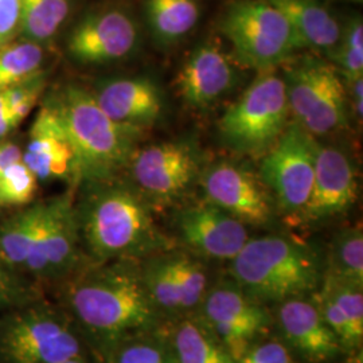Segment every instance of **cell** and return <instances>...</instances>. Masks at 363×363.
<instances>
[{"label": "cell", "instance_id": "obj_41", "mask_svg": "<svg viewBox=\"0 0 363 363\" xmlns=\"http://www.w3.org/2000/svg\"><path fill=\"white\" fill-rule=\"evenodd\" d=\"M351 1H355V3H362V0H351Z\"/></svg>", "mask_w": 363, "mask_h": 363}, {"label": "cell", "instance_id": "obj_19", "mask_svg": "<svg viewBox=\"0 0 363 363\" xmlns=\"http://www.w3.org/2000/svg\"><path fill=\"white\" fill-rule=\"evenodd\" d=\"M91 94L106 116L133 128L154 127L164 115L163 91L151 78H112Z\"/></svg>", "mask_w": 363, "mask_h": 363}, {"label": "cell", "instance_id": "obj_1", "mask_svg": "<svg viewBox=\"0 0 363 363\" xmlns=\"http://www.w3.org/2000/svg\"><path fill=\"white\" fill-rule=\"evenodd\" d=\"M76 322L101 352L117 342L154 331L162 313L150 296L138 259H115L79 272L66 284Z\"/></svg>", "mask_w": 363, "mask_h": 363}, {"label": "cell", "instance_id": "obj_33", "mask_svg": "<svg viewBox=\"0 0 363 363\" xmlns=\"http://www.w3.org/2000/svg\"><path fill=\"white\" fill-rule=\"evenodd\" d=\"M42 89H43L42 81L34 77L6 91L9 108L11 109L13 116L16 117L19 124L28 116L33 106L38 101Z\"/></svg>", "mask_w": 363, "mask_h": 363}, {"label": "cell", "instance_id": "obj_2", "mask_svg": "<svg viewBox=\"0 0 363 363\" xmlns=\"http://www.w3.org/2000/svg\"><path fill=\"white\" fill-rule=\"evenodd\" d=\"M77 213L79 235L97 262L139 259L171 250L151 203L135 187L111 181L89 183Z\"/></svg>", "mask_w": 363, "mask_h": 363}, {"label": "cell", "instance_id": "obj_31", "mask_svg": "<svg viewBox=\"0 0 363 363\" xmlns=\"http://www.w3.org/2000/svg\"><path fill=\"white\" fill-rule=\"evenodd\" d=\"M322 288L334 298L345 316L350 331L352 349L361 346L363 339V286L342 283L330 276H325Z\"/></svg>", "mask_w": 363, "mask_h": 363}, {"label": "cell", "instance_id": "obj_14", "mask_svg": "<svg viewBox=\"0 0 363 363\" xmlns=\"http://www.w3.org/2000/svg\"><path fill=\"white\" fill-rule=\"evenodd\" d=\"M201 307L202 322L235 361L271 322L259 301L249 298L235 283L208 291Z\"/></svg>", "mask_w": 363, "mask_h": 363}, {"label": "cell", "instance_id": "obj_12", "mask_svg": "<svg viewBox=\"0 0 363 363\" xmlns=\"http://www.w3.org/2000/svg\"><path fill=\"white\" fill-rule=\"evenodd\" d=\"M144 284L157 311L183 316L201 307L208 294V273L198 259L169 250L150 256L142 265Z\"/></svg>", "mask_w": 363, "mask_h": 363}, {"label": "cell", "instance_id": "obj_18", "mask_svg": "<svg viewBox=\"0 0 363 363\" xmlns=\"http://www.w3.org/2000/svg\"><path fill=\"white\" fill-rule=\"evenodd\" d=\"M240 81L237 64L218 45L196 46L177 76L183 103L193 109H206L233 91Z\"/></svg>", "mask_w": 363, "mask_h": 363}, {"label": "cell", "instance_id": "obj_17", "mask_svg": "<svg viewBox=\"0 0 363 363\" xmlns=\"http://www.w3.org/2000/svg\"><path fill=\"white\" fill-rule=\"evenodd\" d=\"M177 229L186 247L208 259L230 261L249 240L247 225L208 201L182 208Z\"/></svg>", "mask_w": 363, "mask_h": 363}, {"label": "cell", "instance_id": "obj_40", "mask_svg": "<svg viewBox=\"0 0 363 363\" xmlns=\"http://www.w3.org/2000/svg\"><path fill=\"white\" fill-rule=\"evenodd\" d=\"M64 363H89L85 358H77V359H72V361H67Z\"/></svg>", "mask_w": 363, "mask_h": 363}, {"label": "cell", "instance_id": "obj_24", "mask_svg": "<svg viewBox=\"0 0 363 363\" xmlns=\"http://www.w3.org/2000/svg\"><path fill=\"white\" fill-rule=\"evenodd\" d=\"M169 340L178 363H235L202 319H183Z\"/></svg>", "mask_w": 363, "mask_h": 363}, {"label": "cell", "instance_id": "obj_3", "mask_svg": "<svg viewBox=\"0 0 363 363\" xmlns=\"http://www.w3.org/2000/svg\"><path fill=\"white\" fill-rule=\"evenodd\" d=\"M60 118L74 155L76 182L112 181L128 167L143 130L128 127L106 116L91 91L67 85L46 101Z\"/></svg>", "mask_w": 363, "mask_h": 363}, {"label": "cell", "instance_id": "obj_32", "mask_svg": "<svg viewBox=\"0 0 363 363\" xmlns=\"http://www.w3.org/2000/svg\"><path fill=\"white\" fill-rule=\"evenodd\" d=\"M38 179L23 160L16 162L0 174V206H23L37 193Z\"/></svg>", "mask_w": 363, "mask_h": 363}, {"label": "cell", "instance_id": "obj_13", "mask_svg": "<svg viewBox=\"0 0 363 363\" xmlns=\"http://www.w3.org/2000/svg\"><path fill=\"white\" fill-rule=\"evenodd\" d=\"M206 201L241 220L265 226L274 218V199L259 177L233 162H217L199 174Z\"/></svg>", "mask_w": 363, "mask_h": 363}, {"label": "cell", "instance_id": "obj_20", "mask_svg": "<svg viewBox=\"0 0 363 363\" xmlns=\"http://www.w3.org/2000/svg\"><path fill=\"white\" fill-rule=\"evenodd\" d=\"M22 160L38 181L73 178V150L50 105H43L34 118Z\"/></svg>", "mask_w": 363, "mask_h": 363}, {"label": "cell", "instance_id": "obj_36", "mask_svg": "<svg viewBox=\"0 0 363 363\" xmlns=\"http://www.w3.org/2000/svg\"><path fill=\"white\" fill-rule=\"evenodd\" d=\"M19 298V286L13 279L11 269L0 259V310Z\"/></svg>", "mask_w": 363, "mask_h": 363}, {"label": "cell", "instance_id": "obj_6", "mask_svg": "<svg viewBox=\"0 0 363 363\" xmlns=\"http://www.w3.org/2000/svg\"><path fill=\"white\" fill-rule=\"evenodd\" d=\"M289 115L283 77L259 73L220 117V140L235 154L264 156L289 124Z\"/></svg>", "mask_w": 363, "mask_h": 363}, {"label": "cell", "instance_id": "obj_27", "mask_svg": "<svg viewBox=\"0 0 363 363\" xmlns=\"http://www.w3.org/2000/svg\"><path fill=\"white\" fill-rule=\"evenodd\" d=\"M330 276L342 283L363 286V233L361 225H355L340 230L334 237L330 256Z\"/></svg>", "mask_w": 363, "mask_h": 363}, {"label": "cell", "instance_id": "obj_11", "mask_svg": "<svg viewBox=\"0 0 363 363\" xmlns=\"http://www.w3.org/2000/svg\"><path fill=\"white\" fill-rule=\"evenodd\" d=\"M79 240L77 213L70 196H58L43 203L23 271L49 280L73 274L79 259Z\"/></svg>", "mask_w": 363, "mask_h": 363}, {"label": "cell", "instance_id": "obj_29", "mask_svg": "<svg viewBox=\"0 0 363 363\" xmlns=\"http://www.w3.org/2000/svg\"><path fill=\"white\" fill-rule=\"evenodd\" d=\"M103 354L106 363H178L169 339L152 331L120 340Z\"/></svg>", "mask_w": 363, "mask_h": 363}, {"label": "cell", "instance_id": "obj_28", "mask_svg": "<svg viewBox=\"0 0 363 363\" xmlns=\"http://www.w3.org/2000/svg\"><path fill=\"white\" fill-rule=\"evenodd\" d=\"M43 62L42 46L31 40L10 42L0 48V91L37 77Z\"/></svg>", "mask_w": 363, "mask_h": 363}, {"label": "cell", "instance_id": "obj_5", "mask_svg": "<svg viewBox=\"0 0 363 363\" xmlns=\"http://www.w3.org/2000/svg\"><path fill=\"white\" fill-rule=\"evenodd\" d=\"M218 27L233 48L235 64L259 73L286 65L298 52L288 21L267 0H235L222 13Z\"/></svg>", "mask_w": 363, "mask_h": 363}, {"label": "cell", "instance_id": "obj_23", "mask_svg": "<svg viewBox=\"0 0 363 363\" xmlns=\"http://www.w3.org/2000/svg\"><path fill=\"white\" fill-rule=\"evenodd\" d=\"M145 15L154 38L169 46L194 30L201 7L198 0H147Z\"/></svg>", "mask_w": 363, "mask_h": 363}, {"label": "cell", "instance_id": "obj_9", "mask_svg": "<svg viewBox=\"0 0 363 363\" xmlns=\"http://www.w3.org/2000/svg\"><path fill=\"white\" fill-rule=\"evenodd\" d=\"M318 143L298 123L286 130L264 155L259 178L272 194L276 206L298 217L311 195Z\"/></svg>", "mask_w": 363, "mask_h": 363}, {"label": "cell", "instance_id": "obj_16", "mask_svg": "<svg viewBox=\"0 0 363 363\" xmlns=\"http://www.w3.org/2000/svg\"><path fill=\"white\" fill-rule=\"evenodd\" d=\"M357 174L347 154L318 144L310 199L298 220L316 225L349 211L357 201Z\"/></svg>", "mask_w": 363, "mask_h": 363}, {"label": "cell", "instance_id": "obj_39", "mask_svg": "<svg viewBox=\"0 0 363 363\" xmlns=\"http://www.w3.org/2000/svg\"><path fill=\"white\" fill-rule=\"evenodd\" d=\"M19 125V121L13 116L10 108L0 111V139H3L7 133Z\"/></svg>", "mask_w": 363, "mask_h": 363}, {"label": "cell", "instance_id": "obj_7", "mask_svg": "<svg viewBox=\"0 0 363 363\" xmlns=\"http://www.w3.org/2000/svg\"><path fill=\"white\" fill-rule=\"evenodd\" d=\"M281 77L289 113L311 136H327L349 124L346 86L331 62L313 55L289 60Z\"/></svg>", "mask_w": 363, "mask_h": 363}, {"label": "cell", "instance_id": "obj_22", "mask_svg": "<svg viewBox=\"0 0 363 363\" xmlns=\"http://www.w3.org/2000/svg\"><path fill=\"white\" fill-rule=\"evenodd\" d=\"M284 15L298 40V50L330 55L337 46L342 25L320 0H267Z\"/></svg>", "mask_w": 363, "mask_h": 363}, {"label": "cell", "instance_id": "obj_21", "mask_svg": "<svg viewBox=\"0 0 363 363\" xmlns=\"http://www.w3.org/2000/svg\"><path fill=\"white\" fill-rule=\"evenodd\" d=\"M277 320L286 340L312 362H327L343 350L313 301L304 298L281 301Z\"/></svg>", "mask_w": 363, "mask_h": 363}, {"label": "cell", "instance_id": "obj_38", "mask_svg": "<svg viewBox=\"0 0 363 363\" xmlns=\"http://www.w3.org/2000/svg\"><path fill=\"white\" fill-rule=\"evenodd\" d=\"M23 157V152L21 150V147L18 144L3 143L0 148V174L3 169H7L9 166H11L16 162H21Z\"/></svg>", "mask_w": 363, "mask_h": 363}, {"label": "cell", "instance_id": "obj_4", "mask_svg": "<svg viewBox=\"0 0 363 363\" xmlns=\"http://www.w3.org/2000/svg\"><path fill=\"white\" fill-rule=\"evenodd\" d=\"M230 273L249 298L280 303L311 294L323 274L315 249L286 235L249 238L230 259Z\"/></svg>", "mask_w": 363, "mask_h": 363}, {"label": "cell", "instance_id": "obj_15", "mask_svg": "<svg viewBox=\"0 0 363 363\" xmlns=\"http://www.w3.org/2000/svg\"><path fill=\"white\" fill-rule=\"evenodd\" d=\"M138 43L139 31L130 15L106 10L78 22L67 39V52L78 64L105 65L127 58Z\"/></svg>", "mask_w": 363, "mask_h": 363}, {"label": "cell", "instance_id": "obj_34", "mask_svg": "<svg viewBox=\"0 0 363 363\" xmlns=\"http://www.w3.org/2000/svg\"><path fill=\"white\" fill-rule=\"evenodd\" d=\"M235 363H292L289 350L277 340L250 346Z\"/></svg>", "mask_w": 363, "mask_h": 363}, {"label": "cell", "instance_id": "obj_25", "mask_svg": "<svg viewBox=\"0 0 363 363\" xmlns=\"http://www.w3.org/2000/svg\"><path fill=\"white\" fill-rule=\"evenodd\" d=\"M43 203L26 208L0 225V259L11 269H25Z\"/></svg>", "mask_w": 363, "mask_h": 363}, {"label": "cell", "instance_id": "obj_35", "mask_svg": "<svg viewBox=\"0 0 363 363\" xmlns=\"http://www.w3.org/2000/svg\"><path fill=\"white\" fill-rule=\"evenodd\" d=\"M19 21L21 0H0V48L18 35Z\"/></svg>", "mask_w": 363, "mask_h": 363}, {"label": "cell", "instance_id": "obj_8", "mask_svg": "<svg viewBox=\"0 0 363 363\" xmlns=\"http://www.w3.org/2000/svg\"><path fill=\"white\" fill-rule=\"evenodd\" d=\"M0 351L10 363H64L85 358L77 325L48 306L18 312L0 333Z\"/></svg>", "mask_w": 363, "mask_h": 363}, {"label": "cell", "instance_id": "obj_10", "mask_svg": "<svg viewBox=\"0 0 363 363\" xmlns=\"http://www.w3.org/2000/svg\"><path fill=\"white\" fill-rule=\"evenodd\" d=\"M202 157L193 144L181 140L138 148L128 167L135 189L151 203L166 205L186 194L199 178Z\"/></svg>", "mask_w": 363, "mask_h": 363}, {"label": "cell", "instance_id": "obj_37", "mask_svg": "<svg viewBox=\"0 0 363 363\" xmlns=\"http://www.w3.org/2000/svg\"><path fill=\"white\" fill-rule=\"evenodd\" d=\"M345 82V81H343ZM347 93V104L349 113L359 123H362L363 117V77L355 78L345 82Z\"/></svg>", "mask_w": 363, "mask_h": 363}, {"label": "cell", "instance_id": "obj_26", "mask_svg": "<svg viewBox=\"0 0 363 363\" xmlns=\"http://www.w3.org/2000/svg\"><path fill=\"white\" fill-rule=\"evenodd\" d=\"M69 11V0H21L18 35L40 45L57 34Z\"/></svg>", "mask_w": 363, "mask_h": 363}, {"label": "cell", "instance_id": "obj_30", "mask_svg": "<svg viewBox=\"0 0 363 363\" xmlns=\"http://www.w3.org/2000/svg\"><path fill=\"white\" fill-rule=\"evenodd\" d=\"M328 58L345 82L363 77V22L359 15L342 26L337 46Z\"/></svg>", "mask_w": 363, "mask_h": 363}]
</instances>
